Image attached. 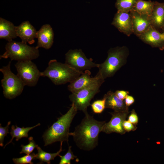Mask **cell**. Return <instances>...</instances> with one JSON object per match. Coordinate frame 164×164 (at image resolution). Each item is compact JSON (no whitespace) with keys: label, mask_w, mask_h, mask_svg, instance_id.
Instances as JSON below:
<instances>
[{"label":"cell","mask_w":164,"mask_h":164,"mask_svg":"<svg viewBox=\"0 0 164 164\" xmlns=\"http://www.w3.org/2000/svg\"><path fill=\"white\" fill-rule=\"evenodd\" d=\"M105 122L97 120L87 113L85 114L74 131L69 133V135L73 137L79 149L84 151L92 150L98 145L99 135Z\"/></svg>","instance_id":"1"},{"label":"cell","mask_w":164,"mask_h":164,"mask_svg":"<svg viewBox=\"0 0 164 164\" xmlns=\"http://www.w3.org/2000/svg\"><path fill=\"white\" fill-rule=\"evenodd\" d=\"M77 110L73 104L67 112L57 118L44 133L43 137L46 146L57 142L68 141L69 128Z\"/></svg>","instance_id":"2"},{"label":"cell","mask_w":164,"mask_h":164,"mask_svg":"<svg viewBox=\"0 0 164 164\" xmlns=\"http://www.w3.org/2000/svg\"><path fill=\"white\" fill-rule=\"evenodd\" d=\"M105 61L99 64V71L96 76L104 80L113 76L126 62L129 50L125 46L110 49Z\"/></svg>","instance_id":"3"},{"label":"cell","mask_w":164,"mask_h":164,"mask_svg":"<svg viewBox=\"0 0 164 164\" xmlns=\"http://www.w3.org/2000/svg\"><path fill=\"white\" fill-rule=\"evenodd\" d=\"M83 72L79 71L66 63L52 60L41 76L47 77L55 85H59L70 83L79 77Z\"/></svg>","instance_id":"4"},{"label":"cell","mask_w":164,"mask_h":164,"mask_svg":"<svg viewBox=\"0 0 164 164\" xmlns=\"http://www.w3.org/2000/svg\"><path fill=\"white\" fill-rule=\"evenodd\" d=\"M5 52L0 56V59L10 58L11 60H32L38 57V49L28 45L26 43L12 40L6 45Z\"/></svg>","instance_id":"5"},{"label":"cell","mask_w":164,"mask_h":164,"mask_svg":"<svg viewBox=\"0 0 164 164\" xmlns=\"http://www.w3.org/2000/svg\"><path fill=\"white\" fill-rule=\"evenodd\" d=\"M95 76V80L87 86L69 96L70 100L77 110L82 111L84 114L88 113L87 108L90 105L91 101L99 92L100 87L104 81V80Z\"/></svg>","instance_id":"6"},{"label":"cell","mask_w":164,"mask_h":164,"mask_svg":"<svg viewBox=\"0 0 164 164\" xmlns=\"http://www.w3.org/2000/svg\"><path fill=\"white\" fill-rule=\"evenodd\" d=\"M11 62L0 69L3 74L1 82L4 97L12 99L20 95L25 86L20 78L11 71Z\"/></svg>","instance_id":"7"},{"label":"cell","mask_w":164,"mask_h":164,"mask_svg":"<svg viewBox=\"0 0 164 164\" xmlns=\"http://www.w3.org/2000/svg\"><path fill=\"white\" fill-rule=\"evenodd\" d=\"M17 75L25 85L33 87L41 77V72L31 60L18 61L15 64Z\"/></svg>","instance_id":"8"},{"label":"cell","mask_w":164,"mask_h":164,"mask_svg":"<svg viewBox=\"0 0 164 164\" xmlns=\"http://www.w3.org/2000/svg\"><path fill=\"white\" fill-rule=\"evenodd\" d=\"M65 63L81 72L93 68H98L99 65V64L87 58L81 49L69 50L65 54Z\"/></svg>","instance_id":"9"},{"label":"cell","mask_w":164,"mask_h":164,"mask_svg":"<svg viewBox=\"0 0 164 164\" xmlns=\"http://www.w3.org/2000/svg\"><path fill=\"white\" fill-rule=\"evenodd\" d=\"M130 113L129 111L110 113L111 115V119L108 122H105L102 132L108 134L114 132L124 134L126 132L123 127V123Z\"/></svg>","instance_id":"10"},{"label":"cell","mask_w":164,"mask_h":164,"mask_svg":"<svg viewBox=\"0 0 164 164\" xmlns=\"http://www.w3.org/2000/svg\"><path fill=\"white\" fill-rule=\"evenodd\" d=\"M111 24L128 36L133 33L132 19L129 12L117 11Z\"/></svg>","instance_id":"11"},{"label":"cell","mask_w":164,"mask_h":164,"mask_svg":"<svg viewBox=\"0 0 164 164\" xmlns=\"http://www.w3.org/2000/svg\"><path fill=\"white\" fill-rule=\"evenodd\" d=\"M129 12L132 19L133 33L138 37L152 26L150 17L140 14L133 9Z\"/></svg>","instance_id":"12"},{"label":"cell","mask_w":164,"mask_h":164,"mask_svg":"<svg viewBox=\"0 0 164 164\" xmlns=\"http://www.w3.org/2000/svg\"><path fill=\"white\" fill-rule=\"evenodd\" d=\"M138 37L152 47L159 48L161 50L164 49V32H160L152 26Z\"/></svg>","instance_id":"13"},{"label":"cell","mask_w":164,"mask_h":164,"mask_svg":"<svg viewBox=\"0 0 164 164\" xmlns=\"http://www.w3.org/2000/svg\"><path fill=\"white\" fill-rule=\"evenodd\" d=\"M54 36V32L50 25H43L37 32L38 42L36 48L49 49L53 44Z\"/></svg>","instance_id":"14"},{"label":"cell","mask_w":164,"mask_h":164,"mask_svg":"<svg viewBox=\"0 0 164 164\" xmlns=\"http://www.w3.org/2000/svg\"><path fill=\"white\" fill-rule=\"evenodd\" d=\"M16 31L17 36L25 43L32 44L35 42L34 39L37 38V31L28 21H25L16 26Z\"/></svg>","instance_id":"15"},{"label":"cell","mask_w":164,"mask_h":164,"mask_svg":"<svg viewBox=\"0 0 164 164\" xmlns=\"http://www.w3.org/2000/svg\"><path fill=\"white\" fill-rule=\"evenodd\" d=\"M91 72L89 70H86L79 77L70 83L68 86V90L72 93L76 92L87 86L96 78L91 76Z\"/></svg>","instance_id":"16"},{"label":"cell","mask_w":164,"mask_h":164,"mask_svg":"<svg viewBox=\"0 0 164 164\" xmlns=\"http://www.w3.org/2000/svg\"><path fill=\"white\" fill-rule=\"evenodd\" d=\"M103 97L105 99V108L112 109L115 111H129V107L125 105L124 101L119 98L113 91H108Z\"/></svg>","instance_id":"17"},{"label":"cell","mask_w":164,"mask_h":164,"mask_svg":"<svg viewBox=\"0 0 164 164\" xmlns=\"http://www.w3.org/2000/svg\"><path fill=\"white\" fill-rule=\"evenodd\" d=\"M150 19L152 25L156 29L164 26V2L155 1Z\"/></svg>","instance_id":"18"},{"label":"cell","mask_w":164,"mask_h":164,"mask_svg":"<svg viewBox=\"0 0 164 164\" xmlns=\"http://www.w3.org/2000/svg\"><path fill=\"white\" fill-rule=\"evenodd\" d=\"M17 37L16 26L12 22L0 17V38L9 42Z\"/></svg>","instance_id":"19"},{"label":"cell","mask_w":164,"mask_h":164,"mask_svg":"<svg viewBox=\"0 0 164 164\" xmlns=\"http://www.w3.org/2000/svg\"><path fill=\"white\" fill-rule=\"evenodd\" d=\"M155 1L137 0L133 10L138 13L151 16Z\"/></svg>","instance_id":"20"},{"label":"cell","mask_w":164,"mask_h":164,"mask_svg":"<svg viewBox=\"0 0 164 164\" xmlns=\"http://www.w3.org/2000/svg\"><path fill=\"white\" fill-rule=\"evenodd\" d=\"M40 125V124L39 123L34 126L26 128H24V127L22 128H20L18 127L17 125L15 126L16 128H15L14 125H12L10 133L12 136V138L5 145L4 148H5L7 145L12 142L13 139L15 138H16L15 140L16 141H18L22 138H27L28 136V133L29 131L34 128L39 126Z\"/></svg>","instance_id":"21"},{"label":"cell","mask_w":164,"mask_h":164,"mask_svg":"<svg viewBox=\"0 0 164 164\" xmlns=\"http://www.w3.org/2000/svg\"><path fill=\"white\" fill-rule=\"evenodd\" d=\"M63 142H60L59 150L55 153H50L45 152L38 146L36 148L38 152L36 154V159H39L41 162H44L48 164H50L51 160H54L56 156L59 155L62 151L64 150L62 149Z\"/></svg>","instance_id":"22"},{"label":"cell","mask_w":164,"mask_h":164,"mask_svg":"<svg viewBox=\"0 0 164 164\" xmlns=\"http://www.w3.org/2000/svg\"><path fill=\"white\" fill-rule=\"evenodd\" d=\"M137 0H116L115 6L118 11L129 12L132 10Z\"/></svg>","instance_id":"23"},{"label":"cell","mask_w":164,"mask_h":164,"mask_svg":"<svg viewBox=\"0 0 164 164\" xmlns=\"http://www.w3.org/2000/svg\"><path fill=\"white\" fill-rule=\"evenodd\" d=\"M36 154L34 152L19 158H13L12 160L16 164H33L32 160L36 159Z\"/></svg>","instance_id":"24"},{"label":"cell","mask_w":164,"mask_h":164,"mask_svg":"<svg viewBox=\"0 0 164 164\" xmlns=\"http://www.w3.org/2000/svg\"><path fill=\"white\" fill-rule=\"evenodd\" d=\"M29 143L26 145H22L21 147L22 149L20 154L24 153L26 155L31 154L35 148H36L38 146L36 145L32 137H29L28 138Z\"/></svg>","instance_id":"25"},{"label":"cell","mask_w":164,"mask_h":164,"mask_svg":"<svg viewBox=\"0 0 164 164\" xmlns=\"http://www.w3.org/2000/svg\"><path fill=\"white\" fill-rule=\"evenodd\" d=\"M90 105L94 113H101L105 108V99L103 97L101 100H96Z\"/></svg>","instance_id":"26"},{"label":"cell","mask_w":164,"mask_h":164,"mask_svg":"<svg viewBox=\"0 0 164 164\" xmlns=\"http://www.w3.org/2000/svg\"><path fill=\"white\" fill-rule=\"evenodd\" d=\"M71 146H69L68 151L64 155H59L60 158L59 164H70L71 160L77 158V156L73 154L71 149Z\"/></svg>","instance_id":"27"},{"label":"cell","mask_w":164,"mask_h":164,"mask_svg":"<svg viewBox=\"0 0 164 164\" xmlns=\"http://www.w3.org/2000/svg\"><path fill=\"white\" fill-rule=\"evenodd\" d=\"M10 124L11 121H9L7 125L4 127L2 126L1 124H0V145L2 147L3 146V143L4 138L8 133H9V129Z\"/></svg>","instance_id":"28"},{"label":"cell","mask_w":164,"mask_h":164,"mask_svg":"<svg viewBox=\"0 0 164 164\" xmlns=\"http://www.w3.org/2000/svg\"><path fill=\"white\" fill-rule=\"evenodd\" d=\"M123 127L125 131L127 132L130 131H134L136 130L137 127L136 125L134 124L128 120H125L123 124Z\"/></svg>","instance_id":"29"},{"label":"cell","mask_w":164,"mask_h":164,"mask_svg":"<svg viewBox=\"0 0 164 164\" xmlns=\"http://www.w3.org/2000/svg\"><path fill=\"white\" fill-rule=\"evenodd\" d=\"M130 112L131 113L129 115L128 120L131 123L136 125L138 122V118L137 114L134 109H133Z\"/></svg>","instance_id":"30"},{"label":"cell","mask_w":164,"mask_h":164,"mask_svg":"<svg viewBox=\"0 0 164 164\" xmlns=\"http://www.w3.org/2000/svg\"><path fill=\"white\" fill-rule=\"evenodd\" d=\"M114 93L117 97L123 100H124L129 94V91L124 90H117Z\"/></svg>","instance_id":"31"},{"label":"cell","mask_w":164,"mask_h":164,"mask_svg":"<svg viewBox=\"0 0 164 164\" xmlns=\"http://www.w3.org/2000/svg\"><path fill=\"white\" fill-rule=\"evenodd\" d=\"M124 101L125 105L129 107L134 103L135 99L133 97L128 95L125 99Z\"/></svg>","instance_id":"32"},{"label":"cell","mask_w":164,"mask_h":164,"mask_svg":"<svg viewBox=\"0 0 164 164\" xmlns=\"http://www.w3.org/2000/svg\"><path fill=\"white\" fill-rule=\"evenodd\" d=\"M161 29H162L163 32H164V26Z\"/></svg>","instance_id":"33"}]
</instances>
